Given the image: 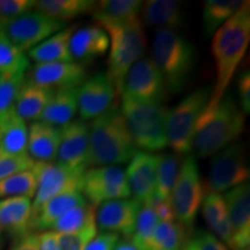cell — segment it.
<instances>
[{
    "mask_svg": "<svg viewBox=\"0 0 250 250\" xmlns=\"http://www.w3.org/2000/svg\"><path fill=\"white\" fill-rule=\"evenodd\" d=\"M159 221L152 205H142L133 234L130 237L131 241L142 250H149V242Z\"/></svg>",
    "mask_w": 250,
    "mask_h": 250,
    "instance_id": "cell-36",
    "label": "cell"
},
{
    "mask_svg": "<svg viewBox=\"0 0 250 250\" xmlns=\"http://www.w3.org/2000/svg\"><path fill=\"white\" fill-rule=\"evenodd\" d=\"M77 112V88L58 89L55 90L39 121L61 129L73 121Z\"/></svg>",
    "mask_w": 250,
    "mask_h": 250,
    "instance_id": "cell-25",
    "label": "cell"
},
{
    "mask_svg": "<svg viewBox=\"0 0 250 250\" xmlns=\"http://www.w3.org/2000/svg\"><path fill=\"white\" fill-rule=\"evenodd\" d=\"M245 4L241 0H206L202 14L205 36L213 35Z\"/></svg>",
    "mask_w": 250,
    "mask_h": 250,
    "instance_id": "cell-32",
    "label": "cell"
},
{
    "mask_svg": "<svg viewBox=\"0 0 250 250\" xmlns=\"http://www.w3.org/2000/svg\"><path fill=\"white\" fill-rule=\"evenodd\" d=\"M31 214L33 204L28 197L0 199V225L14 240L31 233Z\"/></svg>",
    "mask_w": 250,
    "mask_h": 250,
    "instance_id": "cell-21",
    "label": "cell"
},
{
    "mask_svg": "<svg viewBox=\"0 0 250 250\" xmlns=\"http://www.w3.org/2000/svg\"><path fill=\"white\" fill-rule=\"evenodd\" d=\"M28 126L14 109L0 117V153L9 155L27 154Z\"/></svg>",
    "mask_w": 250,
    "mask_h": 250,
    "instance_id": "cell-27",
    "label": "cell"
},
{
    "mask_svg": "<svg viewBox=\"0 0 250 250\" xmlns=\"http://www.w3.org/2000/svg\"><path fill=\"white\" fill-rule=\"evenodd\" d=\"M182 160L175 153L161 154L158 158V167L155 174L154 199L153 201H168L179 177Z\"/></svg>",
    "mask_w": 250,
    "mask_h": 250,
    "instance_id": "cell-31",
    "label": "cell"
},
{
    "mask_svg": "<svg viewBox=\"0 0 250 250\" xmlns=\"http://www.w3.org/2000/svg\"><path fill=\"white\" fill-rule=\"evenodd\" d=\"M233 229L230 250L250 249V188L246 182L223 195Z\"/></svg>",
    "mask_w": 250,
    "mask_h": 250,
    "instance_id": "cell-16",
    "label": "cell"
},
{
    "mask_svg": "<svg viewBox=\"0 0 250 250\" xmlns=\"http://www.w3.org/2000/svg\"><path fill=\"white\" fill-rule=\"evenodd\" d=\"M166 92L164 77L152 59L140 58L125 76L122 96L140 102L162 103Z\"/></svg>",
    "mask_w": 250,
    "mask_h": 250,
    "instance_id": "cell-13",
    "label": "cell"
},
{
    "mask_svg": "<svg viewBox=\"0 0 250 250\" xmlns=\"http://www.w3.org/2000/svg\"><path fill=\"white\" fill-rule=\"evenodd\" d=\"M96 234L98 228H89L78 234L59 235V250H83Z\"/></svg>",
    "mask_w": 250,
    "mask_h": 250,
    "instance_id": "cell-41",
    "label": "cell"
},
{
    "mask_svg": "<svg viewBox=\"0 0 250 250\" xmlns=\"http://www.w3.org/2000/svg\"><path fill=\"white\" fill-rule=\"evenodd\" d=\"M109 50V37L99 24L77 28L70 40V54L73 62L79 64L102 57Z\"/></svg>",
    "mask_w": 250,
    "mask_h": 250,
    "instance_id": "cell-20",
    "label": "cell"
},
{
    "mask_svg": "<svg viewBox=\"0 0 250 250\" xmlns=\"http://www.w3.org/2000/svg\"><path fill=\"white\" fill-rule=\"evenodd\" d=\"M189 243L196 250H229L214 234L206 230H197L191 239H189Z\"/></svg>",
    "mask_w": 250,
    "mask_h": 250,
    "instance_id": "cell-43",
    "label": "cell"
},
{
    "mask_svg": "<svg viewBox=\"0 0 250 250\" xmlns=\"http://www.w3.org/2000/svg\"><path fill=\"white\" fill-rule=\"evenodd\" d=\"M249 176L246 146L234 142L212 156L206 184L211 192L221 193L246 183Z\"/></svg>",
    "mask_w": 250,
    "mask_h": 250,
    "instance_id": "cell-10",
    "label": "cell"
},
{
    "mask_svg": "<svg viewBox=\"0 0 250 250\" xmlns=\"http://www.w3.org/2000/svg\"><path fill=\"white\" fill-rule=\"evenodd\" d=\"M81 193L90 205L125 199L131 196L126 174L117 166H103L87 169L81 180Z\"/></svg>",
    "mask_w": 250,
    "mask_h": 250,
    "instance_id": "cell-11",
    "label": "cell"
},
{
    "mask_svg": "<svg viewBox=\"0 0 250 250\" xmlns=\"http://www.w3.org/2000/svg\"><path fill=\"white\" fill-rule=\"evenodd\" d=\"M24 80V73H0V117L13 109Z\"/></svg>",
    "mask_w": 250,
    "mask_h": 250,
    "instance_id": "cell-39",
    "label": "cell"
},
{
    "mask_svg": "<svg viewBox=\"0 0 250 250\" xmlns=\"http://www.w3.org/2000/svg\"><path fill=\"white\" fill-rule=\"evenodd\" d=\"M120 109L137 148L153 153L167 147L168 109L162 103L140 102L122 96Z\"/></svg>",
    "mask_w": 250,
    "mask_h": 250,
    "instance_id": "cell-6",
    "label": "cell"
},
{
    "mask_svg": "<svg viewBox=\"0 0 250 250\" xmlns=\"http://www.w3.org/2000/svg\"><path fill=\"white\" fill-rule=\"evenodd\" d=\"M89 228H98L96 225V208L88 202L73 208L56 221L52 230L62 234H78Z\"/></svg>",
    "mask_w": 250,
    "mask_h": 250,
    "instance_id": "cell-33",
    "label": "cell"
},
{
    "mask_svg": "<svg viewBox=\"0 0 250 250\" xmlns=\"http://www.w3.org/2000/svg\"><path fill=\"white\" fill-rule=\"evenodd\" d=\"M31 169L35 173L37 181L36 192L31 203L33 213L44 203L61 193L81 192V180L83 174L76 173L58 162H35Z\"/></svg>",
    "mask_w": 250,
    "mask_h": 250,
    "instance_id": "cell-12",
    "label": "cell"
},
{
    "mask_svg": "<svg viewBox=\"0 0 250 250\" xmlns=\"http://www.w3.org/2000/svg\"><path fill=\"white\" fill-rule=\"evenodd\" d=\"M140 21L148 27L177 30L184 26L183 4L175 0H148L143 4Z\"/></svg>",
    "mask_w": 250,
    "mask_h": 250,
    "instance_id": "cell-22",
    "label": "cell"
},
{
    "mask_svg": "<svg viewBox=\"0 0 250 250\" xmlns=\"http://www.w3.org/2000/svg\"><path fill=\"white\" fill-rule=\"evenodd\" d=\"M205 196L197 159L193 154H188L182 161L179 177L170 195L175 220L186 228L192 229L199 208Z\"/></svg>",
    "mask_w": 250,
    "mask_h": 250,
    "instance_id": "cell-8",
    "label": "cell"
},
{
    "mask_svg": "<svg viewBox=\"0 0 250 250\" xmlns=\"http://www.w3.org/2000/svg\"><path fill=\"white\" fill-rule=\"evenodd\" d=\"M109 37L108 72L117 96L123 92L124 79L127 71L138 59L143 58L146 46L144 24L140 18L130 22L98 23Z\"/></svg>",
    "mask_w": 250,
    "mask_h": 250,
    "instance_id": "cell-5",
    "label": "cell"
},
{
    "mask_svg": "<svg viewBox=\"0 0 250 250\" xmlns=\"http://www.w3.org/2000/svg\"><path fill=\"white\" fill-rule=\"evenodd\" d=\"M142 204L136 199H116L102 203L96 211V225L102 233H114L130 239Z\"/></svg>",
    "mask_w": 250,
    "mask_h": 250,
    "instance_id": "cell-17",
    "label": "cell"
},
{
    "mask_svg": "<svg viewBox=\"0 0 250 250\" xmlns=\"http://www.w3.org/2000/svg\"><path fill=\"white\" fill-rule=\"evenodd\" d=\"M65 27L64 22L39 11H29L11 20L0 21V31H2L22 54L29 52Z\"/></svg>",
    "mask_w": 250,
    "mask_h": 250,
    "instance_id": "cell-9",
    "label": "cell"
},
{
    "mask_svg": "<svg viewBox=\"0 0 250 250\" xmlns=\"http://www.w3.org/2000/svg\"><path fill=\"white\" fill-rule=\"evenodd\" d=\"M88 169L129 162L138 151L126 121L117 105L92 120L89 125Z\"/></svg>",
    "mask_w": 250,
    "mask_h": 250,
    "instance_id": "cell-2",
    "label": "cell"
},
{
    "mask_svg": "<svg viewBox=\"0 0 250 250\" xmlns=\"http://www.w3.org/2000/svg\"><path fill=\"white\" fill-rule=\"evenodd\" d=\"M182 250H196V249L193 248V247H192L191 245H190L189 241H188V243L186 245V247H184V248H183Z\"/></svg>",
    "mask_w": 250,
    "mask_h": 250,
    "instance_id": "cell-51",
    "label": "cell"
},
{
    "mask_svg": "<svg viewBox=\"0 0 250 250\" xmlns=\"http://www.w3.org/2000/svg\"><path fill=\"white\" fill-rule=\"evenodd\" d=\"M96 4L98 1L94 0H40L34 8L65 23L83 14L93 13Z\"/></svg>",
    "mask_w": 250,
    "mask_h": 250,
    "instance_id": "cell-30",
    "label": "cell"
},
{
    "mask_svg": "<svg viewBox=\"0 0 250 250\" xmlns=\"http://www.w3.org/2000/svg\"><path fill=\"white\" fill-rule=\"evenodd\" d=\"M5 245V237H4V229H2L1 225H0V250L4 249Z\"/></svg>",
    "mask_w": 250,
    "mask_h": 250,
    "instance_id": "cell-50",
    "label": "cell"
},
{
    "mask_svg": "<svg viewBox=\"0 0 250 250\" xmlns=\"http://www.w3.org/2000/svg\"><path fill=\"white\" fill-rule=\"evenodd\" d=\"M88 125L81 120H74L61 127V143L56 160L68 169L83 174L88 169Z\"/></svg>",
    "mask_w": 250,
    "mask_h": 250,
    "instance_id": "cell-15",
    "label": "cell"
},
{
    "mask_svg": "<svg viewBox=\"0 0 250 250\" xmlns=\"http://www.w3.org/2000/svg\"><path fill=\"white\" fill-rule=\"evenodd\" d=\"M153 208L160 221H174L175 215L170 199L168 201H153Z\"/></svg>",
    "mask_w": 250,
    "mask_h": 250,
    "instance_id": "cell-47",
    "label": "cell"
},
{
    "mask_svg": "<svg viewBox=\"0 0 250 250\" xmlns=\"http://www.w3.org/2000/svg\"><path fill=\"white\" fill-rule=\"evenodd\" d=\"M112 250H142V249L138 248V247L134 245L130 239H124V240H118Z\"/></svg>",
    "mask_w": 250,
    "mask_h": 250,
    "instance_id": "cell-49",
    "label": "cell"
},
{
    "mask_svg": "<svg viewBox=\"0 0 250 250\" xmlns=\"http://www.w3.org/2000/svg\"><path fill=\"white\" fill-rule=\"evenodd\" d=\"M28 67L27 56L0 31V73H24Z\"/></svg>",
    "mask_w": 250,
    "mask_h": 250,
    "instance_id": "cell-37",
    "label": "cell"
},
{
    "mask_svg": "<svg viewBox=\"0 0 250 250\" xmlns=\"http://www.w3.org/2000/svg\"><path fill=\"white\" fill-rule=\"evenodd\" d=\"M118 240H120V235L114 233L96 234L87 243L83 250H112Z\"/></svg>",
    "mask_w": 250,
    "mask_h": 250,
    "instance_id": "cell-45",
    "label": "cell"
},
{
    "mask_svg": "<svg viewBox=\"0 0 250 250\" xmlns=\"http://www.w3.org/2000/svg\"><path fill=\"white\" fill-rule=\"evenodd\" d=\"M85 203L87 201L80 191H68L54 197L31 215V232L50 229L62 215Z\"/></svg>",
    "mask_w": 250,
    "mask_h": 250,
    "instance_id": "cell-24",
    "label": "cell"
},
{
    "mask_svg": "<svg viewBox=\"0 0 250 250\" xmlns=\"http://www.w3.org/2000/svg\"><path fill=\"white\" fill-rule=\"evenodd\" d=\"M201 208L205 223L213 233H215V230L224 223L229 220L226 204L221 193L206 192Z\"/></svg>",
    "mask_w": 250,
    "mask_h": 250,
    "instance_id": "cell-38",
    "label": "cell"
},
{
    "mask_svg": "<svg viewBox=\"0 0 250 250\" xmlns=\"http://www.w3.org/2000/svg\"><path fill=\"white\" fill-rule=\"evenodd\" d=\"M196 58L195 46L176 30H156L152 44V61L161 72L166 88L170 93H180L188 85Z\"/></svg>",
    "mask_w": 250,
    "mask_h": 250,
    "instance_id": "cell-4",
    "label": "cell"
},
{
    "mask_svg": "<svg viewBox=\"0 0 250 250\" xmlns=\"http://www.w3.org/2000/svg\"><path fill=\"white\" fill-rule=\"evenodd\" d=\"M34 164L35 161L28 154L9 155L0 153V181L19 171L31 169Z\"/></svg>",
    "mask_w": 250,
    "mask_h": 250,
    "instance_id": "cell-40",
    "label": "cell"
},
{
    "mask_svg": "<svg viewBox=\"0 0 250 250\" xmlns=\"http://www.w3.org/2000/svg\"><path fill=\"white\" fill-rule=\"evenodd\" d=\"M9 250H40V234L31 232L14 240L13 246Z\"/></svg>",
    "mask_w": 250,
    "mask_h": 250,
    "instance_id": "cell-46",
    "label": "cell"
},
{
    "mask_svg": "<svg viewBox=\"0 0 250 250\" xmlns=\"http://www.w3.org/2000/svg\"><path fill=\"white\" fill-rule=\"evenodd\" d=\"M246 115L230 95H224L214 107L206 105L193 137L192 149L199 158H208L236 142L245 129Z\"/></svg>",
    "mask_w": 250,
    "mask_h": 250,
    "instance_id": "cell-3",
    "label": "cell"
},
{
    "mask_svg": "<svg viewBox=\"0 0 250 250\" xmlns=\"http://www.w3.org/2000/svg\"><path fill=\"white\" fill-rule=\"evenodd\" d=\"M78 26L65 27L58 33L43 41L41 44L35 46L28 52L29 58L40 62H73L70 54V40Z\"/></svg>",
    "mask_w": 250,
    "mask_h": 250,
    "instance_id": "cell-28",
    "label": "cell"
},
{
    "mask_svg": "<svg viewBox=\"0 0 250 250\" xmlns=\"http://www.w3.org/2000/svg\"><path fill=\"white\" fill-rule=\"evenodd\" d=\"M34 0H0V21L11 20L35 7Z\"/></svg>",
    "mask_w": 250,
    "mask_h": 250,
    "instance_id": "cell-42",
    "label": "cell"
},
{
    "mask_svg": "<svg viewBox=\"0 0 250 250\" xmlns=\"http://www.w3.org/2000/svg\"><path fill=\"white\" fill-rule=\"evenodd\" d=\"M250 42V2L246 1L213 34L211 52L215 65V85L208 107H214L223 99Z\"/></svg>",
    "mask_w": 250,
    "mask_h": 250,
    "instance_id": "cell-1",
    "label": "cell"
},
{
    "mask_svg": "<svg viewBox=\"0 0 250 250\" xmlns=\"http://www.w3.org/2000/svg\"><path fill=\"white\" fill-rule=\"evenodd\" d=\"M54 93L55 90L35 85L26 79L15 100V114L23 121H39Z\"/></svg>",
    "mask_w": 250,
    "mask_h": 250,
    "instance_id": "cell-26",
    "label": "cell"
},
{
    "mask_svg": "<svg viewBox=\"0 0 250 250\" xmlns=\"http://www.w3.org/2000/svg\"><path fill=\"white\" fill-rule=\"evenodd\" d=\"M117 98L107 72L87 78L77 87V102L81 121L94 120L115 104Z\"/></svg>",
    "mask_w": 250,
    "mask_h": 250,
    "instance_id": "cell-14",
    "label": "cell"
},
{
    "mask_svg": "<svg viewBox=\"0 0 250 250\" xmlns=\"http://www.w3.org/2000/svg\"><path fill=\"white\" fill-rule=\"evenodd\" d=\"M37 181L33 169L19 171L0 181V199L11 197L34 198Z\"/></svg>",
    "mask_w": 250,
    "mask_h": 250,
    "instance_id": "cell-35",
    "label": "cell"
},
{
    "mask_svg": "<svg viewBox=\"0 0 250 250\" xmlns=\"http://www.w3.org/2000/svg\"><path fill=\"white\" fill-rule=\"evenodd\" d=\"M237 93L240 98V105L242 112L248 115L250 112V72L243 71L237 80Z\"/></svg>",
    "mask_w": 250,
    "mask_h": 250,
    "instance_id": "cell-44",
    "label": "cell"
},
{
    "mask_svg": "<svg viewBox=\"0 0 250 250\" xmlns=\"http://www.w3.org/2000/svg\"><path fill=\"white\" fill-rule=\"evenodd\" d=\"M61 129L42 122H33L28 127L27 154L35 162H52L57 158Z\"/></svg>",
    "mask_w": 250,
    "mask_h": 250,
    "instance_id": "cell-23",
    "label": "cell"
},
{
    "mask_svg": "<svg viewBox=\"0 0 250 250\" xmlns=\"http://www.w3.org/2000/svg\"><path fill=\"white\" fill-rule=\"evenodd\" d=\"M40 250H59V234L52 229L41 233Z\"/></svg>",
    "mask_w": 250,
    "mask_h": 250,
    "instance_id": "cell-48",
    "label": "cell"
},
{
    "mask_svg": "<svg viewBox=\"0 0 250 250\" xmlns=\"http://www.w3.org/2000/svg\"><path fill=\"white\" fill-rule=\"evenodd\" d=\"M158 158L153 153L137 151L125 171L131 195L142 205H152L154 199Z\"/></svg>",
    "mask_w": 250,
    "mask_h": 250,
    "instance_id": "cell-19",
    "label": "cell"
},
{
    "mask_svg": "<svg viewBox=\"0 0 250 250\" xmlns=\"http://www.w3.org/2000/svg\"><path fill=\"white\" fill-rule=\"evenodd\" d=\"M86 79V68L76 62H40L31 68L28 81L52 90L77 88Z\"/></svg>",
    "mask_w": 250,
    "mask_h": 250,
    "instance_id": "cell-18",
    "label": "cell"
},
{
    "mask_svg": "<svg viewBox=\"0 0 250 250\" xmlns=\"http://www.w3.org/2000/svg\"><path fill=\"white\" fill-rule=\"evenodd\" d=\"M189 241V232L176 220L159 221L149 250H182Z\"/></svg>",
    "mask_w": 250,
    "mask_h": 250,
    "instance_id": "cell-34",
    "label": "cell"
},
{
    "mask_svg": "<svg viewBox=\"0 0 250 250\" xmlns=\"http://www.w3.org/2000/svg\"><path fill=\"white\" fill-rule=\"evenodd\" d=\"M144 2L142 0H103L98 1L93 11V18L96 23L102 21L108 22H130L140 18Z\"/></svg>",
    "mask_w": 250,
    "mask_h": 250,
    "instance_id": "cell-29",
    "label": "cell"
},
{
    "mask_svg": "<svg viewBox=\"0 0 250 250\" xmlns=\"http://www.w3.org/2000/svg\"><path fill=\"white\" fill-rule=\"evenodd\" d=\"M211 87L193 90L167 112V142L175 154H190L203 111L210 101Z\"/></svg>",
    "mask_w": 250,
    "mask_h": 250,
    "instance_id": "cell-7",
    "label": "cell"
}]
</instances>
